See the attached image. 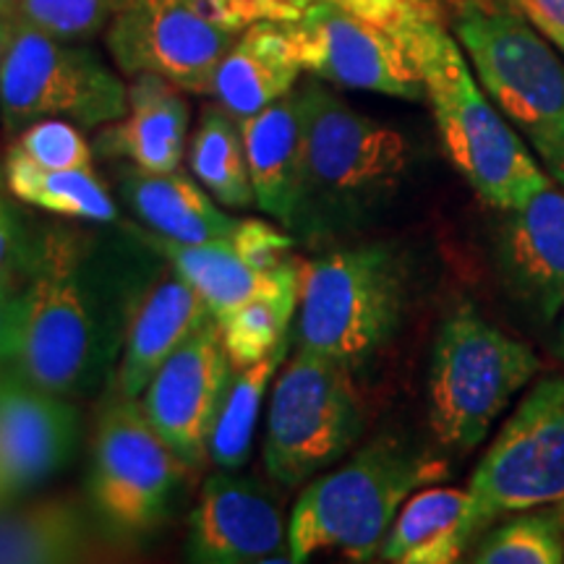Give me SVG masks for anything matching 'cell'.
<instances>
[{
  "label": "cell",
  "mask_w": 564,
  "mask_h": 564,
  "mask_svg": "<svg viewBox=\"0 0 564 564\" xmlns=\"http://www.w3.org/2000/svg\"><path fill=\"white\" fill-rule=\"evenodd\" d=\"M121 196L152 232L181 243L228 246L238 228L236 217L186 173H154L131 165L121 171Z\"/></svg>",
  "instance_id": "cell-20"
},
{
  "label": "cell",
  "mask_w": 564,
  "mask_h": 564,
  "mask_svg": "<svg viewBox=\"0 0 564 564\" xmlns=\"http://www.w3.org/2000/svg\"><path fill=\"white\" fill-rule=\"evenodd\" d=\"M13 152L42 167H91V147L76 123L63 118H42L19 131Z\"/></svg>",
  "instance_id": "cell-31"
},
{
  "label": "cell",
  "mask_w": 564,
  "mask_h": 564,
  "mask_svg": "<svg viewBox=\"0 0 564 564\" xmlns=\"http://www.w3.org/2000/svg\"><path fill=\"white\" fill-rule=\"evenodd\" d=\"M476 539L507 514L564 505V377L541 379L468 484Z\"/></svg>",
  "instance_id": "cell-11"
},
{
  "label": "cell",
  "mask_w": 564,
  "mask_h": 564,
  "mask_svg": "<svg viewBox=\"0 0 564 564\" xmlns=\"http://www.w3.org/2000/svg\"><path fill=\"white\" fill-rule=\"evenodd\" d=\"M282 3H291V6H299V9H306V6L314 3V0H282Z\"/></svg>",
  "instance_id": "cell-41"
},
{
  "label": "cell",
  "mask_w": 564,
  "mask_h": 564,
  "mask_svg": "<svg viewBox=\"0 0 564 564\" xmlns=\"http://www.w3.org/2000/svg\"><path fill=\"white\" fill-rule=\"evenodd\" d=\"M26 322V282L0 285V373L17 366Z\"/></svg>",
  "instance_id": "cell-35"
},
{
  "label": "cell",
  "mask_w": 564,
  "mask_h": 564,
  "mask_svg": "<svg viewBox=\"0 0 564 564\" xmlns=\"http://www.w3.org/2000/svg\"><path fill=\"white\" fill-rule=\"evenodd\" d=\"M6 194L9 188L3 181L0 183V285L30 280L34 259V241Z\"/></svg>",
  "instance_id": "cell-34"
},
{
  "label": "cell",
  "mask_w": 564,
  "mask_h": 564,
  "mask_svg": "<svg viewBox=\"0 0 564 564\" xmlns=\"http://www.w3.org/2000/svg\"><path fill=\"white\" fill-rule=\"evenodd\" d=\"M131 0H19L17 17L58 40L82 42L102 34Z\"/></svg>",
  "instance_id": "cell-30"
},
{
  "label": "cell",
  "mask_w": 564,
  "mask_h": 564,
  "mask_svg": "<svg viewBox=\"0 0 564 564\" xmlns=\"http://www.w3.org/2000/svg\"><path fill=\"white\" fill-rule=\"evenodd\" d=\"M241 133L257 207L293 230L303 188V118L295 89L241 118Z\"/></svg>",
  "instance_id": "cell-21"
},
{
  "label": "cell",
  "mask_w": 564,
  "mask_h": 564,
  "mask_svg": "<svg viewBox=\"0 0 564 564\" xmlns=\"http://www.w3.org/2000/svg\"><path fill=\"white\" fill-rule=\"evenodd\" d=\"M79 442L82 413L74 398L34 384L17 366L0 373V502L66 470Z\"/></svg>",
  "instance_id": "cell-15"
},
{
  "label": "cell",
  "mask_w": 564,
  "mask_h": 564,
  "mask_svg": "<svg viewBox=\"0 0 564 564\" xmlns=\"http://www.w3.org/2000/svg\"><path fill=\"white\" fill-rule=\"evenodd\" d=\"M455 34L489 100L564 188V63L505 0H455Z\"/></svg>",
  "instance_id": "cell-4"
},
{
  "label": "cell",
  "mask_w": 564,
  "mask_h": 564,
  "mask_svg": "<svg viewBox=\"0 0 564 564\" xmlns=\"http://www.w3.org/2000/svg\"><path fill=\"white\" fill-rule=\"evenodd\" d=\"M408 270L384 243L333 249L301 262L295 340L356 371L398 335Z\"/></svg>",
  "instance_id": "cell-6"
},
{
  "label": "cell",
  "mask_w": 564,
  "mask_h": 564,
  "mask_svg": "<svg viewBox=\"0 0 564 564\" xmlns=\"http://www.w3.org/2000/svg\"><path fill=\"white\" fill-rule=\"evenodd\" d=\"M129 112V84L91 47L58 40L17 17L0 68V121L13 133L42 118L100 129Z\"/></svg>",
  "instance_id": "cell-10"
},
{
  "label": "cell",
  "mask_w": 564,
  "mask_h": 564,
  "mask_svg": "<svg viewBox=\"0 0 564 564\" xmlns=\"http://www.w3.org/2000/svg\"><path fill=\"white\" fill-rule=\"evenodd\" d=\"M173 272V270H171ZM212 316L199 293L178 272L158 278L139 303L116 371L118 394L139 400L167 358Z\"/></svg>",
  "instance_id": "cell-19"
},
{
  "label": "cell",
  "mask_w": 564,
  "mask_h": 564,
  "mask_svg": "<svg viewBox=\"0 0 564 564\" xmlns=\"http://www.w3.org/2000/svg\"><path fill=\"white\" fill-rule=\"evenodd\" d=\"M295 95L303 118V188L293 230H322L398 188L411 162L403 133L352 110L316 76L295 84Z\"/></svg>",
  "instance_id": "cell-5"
},
{
  "label": "cell",
  "mask_w": 564,
  "mask_h": 564,
  "mask_svg": "<svg viewBox=\"0 0 564 564\" xmlns=\"http://www.w3.org/2000/svg\"><path fill=\"white\" fill-rule=\"evenodd\" d=\"M539 30L544 32L546 37H549V42H552L556 51H562V55H564V32L556 30V26H539Z\"/></svg>",
  "instance_id": "cell-38"
},
{
  "label": "cell",
  "mask_w": 564,
  "mask_h": 564,
  "mask_svg": "<svg viewBox=\"0 0 564 564\" xmlns=\"http://www.w3.org/2000/svg\"><path fill=\"white\" fill-rule=\"evenodd\" d=\"M181 87L158 74H137L129 84V112L100 126L95 147L154 173L178 171L186 154L192 108Z\"/></svg>",
  "instance_id": "cell-18"
},
{
  "label": "cell",
  "mask_w": 564,
  "mask_h": 564,
  "mask_svg": "<svg viewBox=\"0 0 564 564\" xmlns=\"http://www.w3.org/2000/svg\"><path fill=\"white\" fill-rule=\"evenodd\" d=\"M539 369L531 345L505 335L474 308H457L436 335L429 369L434 440L460 453L478 447Z\"/></svg>",
  "instance_id": "cell-7"
},
{
  "label": "cell",
  "mask_w": 564,
  "mask_h": 564,
  "mask_svg": "<svg viewBox=\"0 0 564 564\" xmlns=\"http://www.w3.org/2000/svg\"><path fill=\"white\" fill-rule=\"evenodd\" d=\"M3 181L13 199L32 207L87 223H118V207L91 167H42L9 150Z\"/></svg>",
  "instance_id": "cell-25"
},
{
  "label": "cell",
  "mask_w": 564,
  "mask_h": 564,
  "mask_svg": "<svg viewBox=\"0 0 564 564\" xmlns=\"http://www.w3.org/2000/svg\"><path fill=\"white\" fill-rule=\"evenodd\" d=\"M194 470L158 434L141 400L118 394L91 447V510L110 533L137 541L171 523Z\"/></svg>",
  "instance_id": "cell-9"
},
{
  "label": "cell",
  "mask_w": 564,
  "mask_h": 564,
  "mask_svg": "<svg viewBox=\"0 0 564 564\" xmlns=\"http://www.w3.org/2000/svg\"><path fill=\"white\" fill-rule=\"evenodd\" d=\"M301 301V274L280 291L259 295L217 319L225 350L236 369L257 364L282 337L291 333L293 314Z\"/></svg>",
  "instance_id": "cell-28"
},
{
  "label": "cell",
  "mask_w": 564,
  "mask_h": 564,
  "mask_svg": "<svg viewBox=\"0 0 564 564\" xmlns=\"http://www.w3.org/2000/svg\"><path fill=\"white\" fill-rule=\"evenodd\" d=\"M129 230L202 295L215 319L251 299L280 291L285 282L301 274V259L295 257L280 264L278 270H257V267L246 264L241 257H236L228 246L181 243L152 232L150 228H131V225Z\"/></svg>",
  "instance_id": "cell-23"
},
{
  "label": "cell",
  "mask_w": 564,
  "mask_h": 564,
  "mask_svg": "<svg viewBox=\"0 0 564 564\" xmlns=\"http://www.w3.org/2000/svg\"><path fill=\"white\" fill-rule=\"evenodd\" d=\"M158 259L126 238L47 230L34 243L17 369L45 390L84 400L116 382L126 337L152 288Z\"/></svg>",
  "instance_id": "cell-1"
},
{
  "label": "cell",
  "mask_w": 564,
  "mask_h": 564,
  "mask_svg": "<svg viewBox=\"0 0 564 564\" xmlns=\"http://www.w3.org/2000/svg\"><path fill=\"white\" fill-rule=\"evenodd\" d=\"M238 32L220 30L183 0H131L105 30L126 76L158 74L183 91L212 95L215 70Z\"/></svg>",
  "instance_id": "cell-13"
},
{
  "label": "cell",
  "mask_w": 564,
  "mask_h": 564,
  "mask_svg": "<svg viewBox=\"0 0 564 564\" xmlns=\"http://www.w3.org/2000/svg\"><path fill=\"white\" fill-rule=\"evenodd\" d=\"M288 21H262L238 34L212 82V97L241 121L295 89L303 74Z\"/></svg>",
  "instance_id": "cell-22"
},
{
  "label": "cell",
  "mask_w": 564,
  "mask_h": 564,
  "mask_svg": "<svg viewBox=\"0 0 564 564\" xmlns=\"http://www.w3.org/2000/svg\"><path fill=\"white\" fill-rule=\"evenodd\" d=\"M188 162H192L196 181L223 207L246 209L257 204L241 121L220 102L207 105L202 110L199 126L192 137V147H188Z\"/></svg>",
  "instance_id": "cell-26"
},
{
  "label": "cell",
  "mask_w": 564,
  "mask_h": 564,
  "mask_svg": "<svg viewBox=\"0 0 564 564\" xmlns=\"http://www.w3.org/2000/svg\"><path fill=\"white\" fill-rule=\"evenodd\" d=\"M291 343L293 335L288 333L257 364L236 369L209 442V463H215L220 470H238L249 460L262 400L272 390L274 373L282 369L288 352H291Z\"/></svg>",
  "instance_id": "cell-27"
},
{
  "label": "cell",
  "mask_w": 564,
  "mask_h": 564,
  "mask_svg": "<svg viewBox=\"0 0 564 564\" xmlns=\"http://www.w3.org/2000/svg\"><path fill=\"white\" fill-rule=\"evenodd\" d=\"M505 3L525 13L535 26H556L564 32V0H505Z\"/></svg>",
  "instance_id": "cell-36"
},
{
  "label": "cell",
  "mask_w": 564,
  "mask_h": 564,
  "mask_svg": "<svg viewBox=\"0 0 564 564\" xmlns=\"http://www.w3.org/2000/svg\"><path fill=\"white\" fill-rule=\"evenodd\" d=\"M476 564H560L564 562V505L510 514L484 535Z\"/></svg>",
  "instance_id": "cell-29"
},
{
  "label": "cell",
  "mask_w": 564,
  "mask_h": 564,
  "mask_svg": "<svg viewBox=\"0 0 564 564\" xmlns=\"http://www.w3.org/2000/svg\"><path fill=\"white\" fill-rule=\"evenodd\" d=\"M411 53L432 102L444 152L478 199L494 209H514L552 186L535 154L489 100L468 66V55L442 19L423 26Z\"/></svg>",
  "instance_id": "cell-2"
},
{
  "label": "cell",
  "mask_w": 564,
  "mask_h": 564,
  "mask_svg": "<svg viewBox=\"0 0 564 564\" xmlns=\"http://www.w3.org/2000/svg\"><path fill=\"white\" fill-rule=\"evenodd\" d=\"M285 26L303 70L316 79L408 102L426 100L419 63L403 42L333 0H314Z\"/></svg>",
  "instance_id": "cell-12"
},
{
  "label": "cell",
  "mask_w": 564,
  "mask_h": 564,
  "mask_svg": "<svg viewBox=\"0 0 564 564\" xmlns=\"http://www.w3.org/2000/svg\"><path fill=\"white\" fill-rule=\"evenodd\" d=\"M236 377L220 327L209 316L196 333L167 358L141 394V408L158 434L192 468L209 463L215 423Z\"/></svg>",
  "instance_id": "cell-14"
},
{
  "label": "cell",
  "mask_w": 564,
  "mask_h": 564,
  "mask_svg": "<svg viewBox=\"0 0 564 564\" xmlns=\"http://www.w3.org/2000/svg\"><path fill=\"white\" fill-rule=\"evenodd\" d=\"M476 541L468 489L423 486L408 497L387 531L379 560L394 564H453Z\"/></svg>",
  "instance_id": "cell-24"
},
{
  "label": "cell",
  "mask_w": 564,
  "mask_h": 564,
  "mask_svg": "<svg viewBox=\"0 0 564 564\" xmlns=\"http://www.w3.org/2000/svg\"><path fill=\"white\" fill-rule=\"evenodd\" d=\"M186 6L220 30L238 32L249 30L262 21H295L303 9L282 0H183Z\"/></svg>",
  "instance_id": "cell-32"
},
{
  "label": "cell",
  "mask_w": 564,
  "mask_h": 564,
  "mask_svg": "<svg viewBox=\"0 0 564 564\" xmlns=\"http://www.w3.org/2000/svg\"><path fill=\"white\" fill-rule=\"evenodd\" d=\"M19 0H0V17H17Z\"/></svg>",
  "instance_id": "cell-39"
},
{
  "label": "cell",
  "mask_w": 564,
  "mask_h": 564,
  "mask_svg": "<svg viewBox=\"0 0 564 564\" xmlns=\"http://www.w3.org/2000/svg\"><path fill=\"white\" fill-rule=\"evenodd\" d=\"M364 403L348 366L299 345L272 382L264 465L282 489H299L361 440Z\"/></svg>",
  "instance_id": "cell-8"
},
{
  "label": "cell",
  "mask_w": 564,
  "mask_h": 564,
  "mask_svg": "<svg viewBox=\"0 0 564 564\" xmlns=\"http://www.w3.org/2000/svg\"><path fill=\"white\" fill-rule=\"evenodd\" d=\"M186 528L188 562H291V518L257 478L228 470L209 476L188 512Z\"/></svg>",
  "instance_id": "cell-16"
},
{
  "label": "cell",
  "mask_w": 564,
  "mask_h": 564,
  "mask_svg": "<svg viewBox=\"0 0 564 564\" xmlns=\"http://www.w3.org/2000/svg\"><path fill=\"white\" fill-rule=\"evenodd\" d=\"M449 476L442 457L382 436L333 474L316 476L291 510V562L335 549L352 562L379 556L408 497Z\"/></svg>",
  "instance_id": "cell-3"
},
{
  "label": "cell",
  "mask_w": 564,
  "mask_h": 564,
  "mask_svg": "<svg viewBox=\"0 0 564 564\" xmlns=\"http://www.w3.org/2000/svg\"><path fill=\"white\" fill-rule=\"evenodd\" d=\"M13 30H17V17H0V68H3L6 53H9Z\"/></svg>",
  "instance_id": "cell-37"
},
{
  "label": "cell",
  "mask_w": 564,
  "mask_h": 564,
  "mask_svg": "<svg viewBox=\"0 0 564 564\" xmlns=\"http://www.w3.org/2000/svg\"><path fill=\"white\" fill-rule=\"evenodd\" d=\"M497 249L512 299L541 324H552L564 308V188L552 183L507 209Z\"/></svg>",
  "instance_id": "cell-17"
},
{
  "label": "cell",
  "mask_w": 564,
  "mask_h": 564,
  "mask_svg": "<svg viewBox=\"0 0 564 564\" xmlns=\"http://www.w3.org/2000/svg\"><path fill=\"white\" fill-rule=\"evenodd\" d=\"M556 352L564 358V308H562V324H560V335H556Z\"/></svg>",
  "instance_id": "cell-40"
},
{
  "label": "cell",
  "mask_w": 564,
  "mask_h": 564,
  "mask_svg": "<svg viewBox=\"0 0 564 564\" xmlns=\"http://www.w3.org/2000/svg\"><path fill=\"white\" fill-rule=\"evenodd\" d=\"M293 249L291 232L274 228L267 220H238V228L232 232L230 251L241 257L246 264L257 270H278L285 264Z\"/></svg>",
  "instance_id": "cell-33"
}]
</instances>
